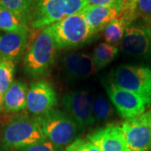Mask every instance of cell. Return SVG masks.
Masks as SVG:
<instances>
[{
  "instance_id": "obj_1",
  "label": "cell",
  "mask_w": 151,
  "mask_h": 151,
  "mask_svg": "<svg viewBox=\"0 0 151 151\" xmlns=\"http://www.w3.org/2000/svg\"><path fill=\"white\" fill-rule=\"evenodd\" d=\"M47 140L37 117L29 113L16 114L4 126L0 151H16Z\"/></svg>"
},
{
  "instance_id": "obj_2",
  "label": "cell",
  "mask_w": 151,
  "mask_h": 151,
  "mask_svg": "<svg viewBox=\"0 0 151 151\" xmlns=\"http://www.w3.org/2000/svg\"><path fill=\"white\" fill-rule=\"evenodd\" d=\"M56 55L57 48L49 27L45 28L33 40L24 54V71L35 79L45 76L54 65Z\"/></svg>"
},
{
  "instance_id": "obj_3",
  "label": "cell",
  "mask_w": 151,
  "mask_h": 151,
  "mask_svg": "<svg viewBox=\"0 0 151 151\" xmlns=\"http://www.w3.org/2000/svg\"><path fill=\"white\" fill-rule=\"evenodd\" d=\"M87 4L86 0H34L29 27L43 29L80 13Z\"/></svg>"
},
{
  "instance_id": "obj_4",
  "label": "cell",
  "mask_w": 151,
  "mask_h": 151,
  "mask_svg": "<svg viewBox=\"0 0 151 151\" xmlns=\"http://www.w3.org/2000/svg\"><path fill=\"white\" fill-rule=\"evenodd\" d=\"M46 139L56 145L68 146L80 135L82 128L65 111L53 108L37 117Z\"/></svg>"
},
{
  "instance_id": "obj_5",
  "label": "cell",
  "mask_w": 151,
  "mask_h": 151,
  "mask_svg": "<svg viewBox=\"0 0 151 151\" xmlns=\"http://www.w3.org/2000/svg\"><path fill=\"white\" fill-rule=\"evenodd\" d=\"M57 50L76 48L92 40V31L82 13L66 17L48 26Z\"/></svg>"
},
{
  "instance_id": "obj_6",
  "label": "cell",
  "mask_w": 151,
  "mask_h": 151,
  "mask_svg": "<svg viewBox=\"0 0 151 151\" xmlns=\"http://www.w3.org/2000/svg\"><path fill=\"white\" fill-rule=\"evenodd\" d=\"M109 83L151 100V68L122 64L110 73Z\"/></svg>"
},
{
  "instance_id": "obj_7",
  "label": "cell",
  "mask_w": 151,
  "mask_h": 151,
  "mask_svg": "<svg viewBox=\"0 0 151 151\" xmlns=\"http://www.w3.org/2000/svg\"><path fill=\"white\" fill-rule=\"evenodd\" d=\"M120 49L126 55L145 60L151 64V28L150 24L139 19L126 29Z\"/></svg>"
},
{
  "instance_id": "obj_8",
  "label": "cell",
  "mask_w": 151,
  "mask_h": 151,
  "mask_svg": "<svg viewBox=\"0 0 151 151\" xmlns=\"http://www.w3.org/2000/svg\"><path fill=\"white\" fill-rule=\"evenodd\" d=\"M104 86L110 102L118 113L125 120L142 115L151 104L150 99L119 88L109 82Z\"/></svg>"
},
{
  "instance_id": "obj_9",
  "label": "cell",
  "mask_w": 151,
  "mask_h": 151,
  "mask_svg": "<svg viewBox=\"0 0 151 151\" xmlns=\"http://www.w3.org/2000/svg\"><path fill=\"white\" fill-rule=\"evenodd\" d=\"M121 129L126 140L128 151L151 150V118L150 112L134 119H126Z\"/></svg>"
},
{
  "instance_id": "obj_10",
  "label": "cell",
  "mask_w": 151,
  "mask_h": 151,
  "mask_svg": "<svg viewBox=\"0 0 151 151\" xmlns=\"http://www.w3.org/2000/svg\"><path fill=\"white\" fill-rule=\"evenodd\" d=\"M92 99L86 90H74L63 95L61 103L65 113L84 129L96 123L92 115Z\"/></svg>"
},
{
  "instance_id": "obj_11",
  "label": "cell",
  "mask_w": 151,
  "mask_h": 151,
  "mask_svg": "<svg viewBox=\"0 0 151 151\" xmlns=\"http://www.w3.org/2000/svg\"><path fill=\"white\" fill-rule=\"evenodd\" d=\"M58 99L54 86L49 81L38 80L30 83L27 93L28 113L39 117L57 105Z\"/></svg>"
},
{
  "instance_id": "obj_12",
  "label": "cell",
  "mask_w": 151,
  "mask_h": 151,
  "mask_svg": "<svg viewBox=\"0 0 151 151\" xmlns=\"http://www.w3.org/2000/svg\"><path fill=\"white\" fill-rule=\"evenodd\" d=\"M86 139L94 143L101 151H128L123 131L119 125H106L92 131Z\"/></svg>"
},
{
  "instance_id": "obj_13",
  "label": "cell",
  "mask_w": 151,
  "mask_h": 151,
  "mask_svg": "<svg viewBox=\"0 0 151 151\" xmlns=\"http://www.w3.org/2000/svg\"><path fill=\"white\" fill-rule=\"evenodd\" d=\"M29 31L5 33L0 35V60H9L16 63L29 47Z\"/></svg>"
},
{
  "instance_id": "obj_14",
  "label": "cell",
  "mask_w": 151,
  "mask_h": 151,
  "mask_svg": "<svg viewBox=\"0 0 151 151\" xmlns=\"http://www.w3.org/2000/svg\"><path fill=\"white\" fill-rule=\"evenodd\" d=\"M118 1L114 5L111 6H96L87 4L81 11L93 35H97V33L102 30H104L105 27L108 24L118 17Z\"/></svg>"
},
{
  "instance_id": "obj_15",
  "label": "cell",
  "mask_w": 151,
  "mask_h": 151,
  "mask_svg": "<svg viewBox=\"0 0 151 151\" xmlns=\"http://www.w3.org/2000/svg\"><path fill=\"white\" fill-rule=\"evenodd\" d=\"M65 75L74 80L85 79L96 72L92 55L87 53H76L66 55L63 60Z\"/></svg>"
},
{
  "instance_id": "obj_16",
  "label": "cell",
  "mask_w": 151,
  "mask_h": 151,
  "mask_svg": "<svg viewBox=\"0 0 151 151\" xmlns=\"http://www.w3.org/2000/svg\"><path fill=\"white\" fill-rule=\"evenodd\" d=\"M28 90L29 87L25 82L14 81L4 95V112L17 113L26 109Z\"/></svg>"
},
{
  "instance_id": "obj_17",
  "label": "cell",
  "mask_w": 151,
  "mask_h": 151,
  "mask_svg": "<svg viewBox=\"0 0 151 151\" xmlns=\"http://www.w3.org/2000/svg\"><path fill=\"white\" fill-rule=\"evenodd\" d=\"M34 0H0V6L14 14L29 27Z\"/></svg>"
},
{
  "instance_id": "obj_18",
  "label": "cell",
  "mask_w": 151,
  "mask_h": 151,
  "mask_svg": "<svg viewBox=\"0 0 151 151\" xmlns=\"http://www.w3.org/2000/svg\"><path fill=\"white\" fill-rule=\"evenodd\" d=\"M119 50L111 44L101 43L95 48L92 55V60L97 70L108 65L118 55Z\"/></svg>"
},
{
  "instance_id": "obj_19",
  "label": "cell",
  "mask_w": 151,
  "mask_h": 151,
  "mask_svg": "<svg viewBox=\"0 0 151 151\" xmlns=\"http://www.w3.org/2000/svg\"><path fill=\"white\" fill-rule=\"evenodd\" d=\"M0 29L6 33L29 31V27L11 11L0 6Z\"/></svg>"
},
{
  "instance_id": "obj_20",
  "label": "cell",
  "mask_w": 151,
  "mask_h": 151,
  "mask_svg": "<svg viewBox=\"0 0 151 151\" xmlns=\"http://www.w3.org/2000/svg\"><path fill=\"white\" fill-rule=\"evenodd\" d=\"M92 111L95 122L97 123L106 122L114 114L112 103L101 94H98L92 99Z\"/></svg>"
},
{
  "instance_id": "obj_21",
  "label": "cell",
  "mask_w": 151,
  "mask_h": 151,
  "mask_svg": "<svg viewBox=\"0 0 151 151\" xmlns=\"http://www.w3.org/2000/svg\"><path fill=\"white\" fill-rule=\"evenodd\" d=\"M127 28L128 26L122 19L119 18L114 19L103 30V37L106 43L113 45L119 41L121 42Z\"/></svg>"
},
{
  "instance_id": "obj_22",
  "label": "cell",
  "mask_w": 151,
  "mask_h": 151,
  "mask_svg": "<svg viewBox=\"0 0 151 151\" xmlns=\"http://www.w3.org/2000/svg\"><path fill=\"white\" fill-rule=\"evenodd\" d=\"M15 63L9 60H0V94L4 95L14 81Z\"/></svg>"
},
{
  "instance_id": "obj_23",
  "label": "cell",
  "mask_w": 151,
  "mask_h": 151,
  "mask_svg": "<svg viewBox=\"0 0 151 151\" xmlns=\"http://www.w3.org/2000/svg\"><path fill=\"white\" fill-rule=\"evenodd\" d=\"M65 151H101L92 141L87 139H77L70 145L66 146Z\"/></svg>"
},
{
  "instance_id": "obj_24",
  "label": "cell",
  "mask_w": 151,
  "mask_h": 151,
  "mask_svg": "<svg viewBox=\"0 0 151 151\" xmlns=\"http://www.w3.org/2000/svg\"><path fill=\"white\" fill-rule=\"evenodd\" d=\"M16 151H64V150L61 146L56 145L50 141L45 140L40 144L29 146Z\"/></svg>"
},
{
  "instance_id": "obj_25",
  "label": "cell",
  "mask_w": 151,
  "mask_h": 151,
  "mask_svg": "<svg viewBox=\"0 0 151 151\" xmlns=\"http://www.w3.org/2000/svg\"><path fill=\"white\" fill-rule=\"evenodd\" d=\"M137 9L139 19L151 20V0H138Z\"/></svg>"
},
{
  "instance_id": "obj_26",
  "label": "cell",
  "mask_w": 151,
  "mask_h": 151,
  "mask_svg": "<svg viewBox=\"0 0 151 151\" xmlns=\"http://www.w3.org/2000/svg\"><path fill=\"white\" fill-rule=\"evenodd\" d=\"M90 5L96 6H111L114 5L118 0H86Z\"/></svg>"
},
{
  "instance_id": "obj_27",
  "label": "cell",
  "mask_w": 151,
  "mask_h": 151,
  "mask_svg": "<svg viewBox=\"0 0 151 151\" xmlns=\"http://www.w3.org/2000/svg\"><path fill=\"white\" fill-rule=\"evenodd\" d=\"M4 111V95L0 94V113Z\"/></svg>"
},
{
  "instance_id": "obj_28",
  "label": "cell",
  "mask_w": 151,
  "mask_h": 151,
  "mask_svg": "<svg viewBox=\"0 0 151 151\" xmlns=\"http://www.w3.org/2000/svg\"><path fill=\"white\" fill-rule=\"evenodd\" d=\"M145 21L147 22V23L150 24V28H151V20H145Z\"/></svg>"
},
{
  "instance_id": "obj_29",
  "label": "cell",
  "mask_w": 151,
  "mask_h": 151,
  "mask_svg": "<svg viewBox=\"0 0 151 151\" xmlns=\"http://www.w3.org/2000/svg\"><path fill=\"white\" fill-rule=\"evenodd\" d=\"M149 112H150V118H151V110L150 111H149Z\"/></svg>"
}]
</instances>
